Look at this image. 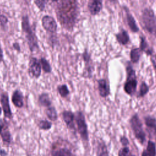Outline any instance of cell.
<instances>
[{
    "instance_id": "1",
    "label": "cell",
    "mask_w": 156,
    "mask_h": 156,
    "mask_svg": "<svg viewBox=\"0 0 156 156\" xmlns=\"http://www.w3.org/2000/svg\"><path fill=\"white\" fill-rule=\"evenodd\" d=\"M56 14L60 23L67 29H72L77 16V5L75 1L57 2Z\"/></svg>"
},
{
    "instance_id": "2",
    "label": "cell",
    "mask_w": 156,
    "mask_h": 156,
    "mask_svg": "<svg viewBox=\"0 0 156 156\" xmlns=\"http://www.w3.org/2000/svg\"><path fill=\"white\" fill-rule=\"evenodd\" d=\"M21 27L23 32L25 34V37L27 40L29 48L30 51L33 52L39 48L37 37L32 30L27 15L23 16L21 20Z\"/></svg>"
},
{
    "instance_id": "3",
    "label": "cell",
    "mask_w": 156,
    "mask_h": 156,
    "mask_svg": "<svg viewBox=\"0 0 156 156\" xmlns=\"http://www.w3.org/2000/svg\"><path fill=\"white\" fill-rule=\"evenodd\" d=\"M141 18L144 27L156 38V16L153 10L150 8L144 9Z\"/></svg>"
},
{
    "instance_id": "4",
    "label": "cell",
    "mask_w": 156,
    "mask_h": 156,
    "mask_svg": "<svg viewBox=\"0 0 156 156\" xmlns=\"http://www.w3.org/2000/svg\"><path fill=\"white\" fill-rule=\"evenodd\" d=\"M130 124L135 138L141 144L146 141V133L143 127V124L137 114L133 115L130 119Z\"/></svg>"
},
{
    "instance_id": "5",
    "label": "cell",
    "mask_w": 156,
    "mask_h": 156,
    "mask_svg": "<svg viewBox=\"0 0 156 156\" xmlns=\"http://www.w3.org/2000/svg\"><path fill=\"white\" fill-rule=\"evenodd\" d=\"M126 69L127 73V77L124 86V90L127 94L132 95L136 91L137 80L136 79L135 71L133 69L132 66L130 64L128 65Z\"/></svg>"
},
{
    "instance_id": "6",
    "label": "cell",
    "mask_w": 156,
    "mask_h": 156,
    "mask_svg": "<svg viewBox=\"0 0 156 156\" xmlns=\"http://www.w3.org/2000/svg\"><path fill=\"white\" fill-rule=\"evenodd\" d=\"M75 121L77 124L78 133L83 141H88V127L84 115L82 112H77L75 115Z\"/></svg>"
},
{
    "instance_id": "7",
    "label": "cell",
    "mask_w": 156,
    "mask_h": 156,
    "mask_svg": "<svg viewBox=\"0 0 156 156\" xmlns=\"http://www.w3.org/2000/svg\"><path fill=\"white\" fill-rule=\"evenodd\" d=\"M29 74L31 77L38 79L41 73V66L39 60L35 58L32 57L29 62Z\"/></svg>"
},
{
    "instance_id": "8",
    "label": "cell",
    "mask_w": 156,
    "mask_h": 156,
    "mask_svg": "<svg viewBox=\"0 0 156 156\" xmlns=\"http://www.w3.org/2000/svg\"><path fill=\"white\" fill-rule=\"evenodd\" d=\"M41 24L43 27L48 32H55L57 28V24L54 18L49 15H44L42 17Z\"/></svg>"
},
{
    "instance_id": "9",
    "label": "cell",
    "mask_w": 156,
    "mask_h": 156,
    "mask_svg": "<svg viewBox=\"0 0 156 156\" xmlns=\"http://www.w3.org/2000/svg\"><path fill=\"white\" fill-rule=\"evenodd\" d=\"M1 104L2 108L3 110L4 117L7 118H12V113L10 109V106L9 104V96L7 93H4L1 94Z\"/></svg>"
},
{
    "instance_id": "10",
    "label": "cell",
    "mask_w": 156,
    "mask_h": 156,
    "mask_svg": "<svg viewBox=\"0 0 156 156\" xmlns=\"http://www.w3.org/2000/svg\"><path fill=\"white\" fill-rule=\"evenodd\" d=\"M62 116L67 127L71 130H75V115L71 111L65 110L62 113Z\"/></svg>"
},
{
    "instance_id": "11",
    "label": "cell",
    "mask_w": 156,
    "mask_h": 156,
    "mask_svg": "<svg viewBox=\"0 0 156 156\" xmlns=\"http://www.w3.org/2000/svg\"><path fill=\"white\" fill-rule=\"evenodd\" d=\"M52 156H75L73 151L66 147H57L52 148Z\"/></svg>"
},
{
    "instance_id": "12",
    "label": "cell",
    "mask_w": 156,
    "mask_h": 156,
    "mask_svg": "<svg viewBox=\"0 0 156 156\" xmlns=\"http://www.w3.org/2000/svg\"><path fill=\"white\" fill-rule=\"evenodd\" d=\"M88 8L91 15H97L102 9V1L98 0L90 1L88 4Z\"/></svg>"
},
{
    "instance_id": "13",
    "label": "cell",
    "mask_w": 156,
    "mask_h": 156,
    "mask_svg": "<svg viewBox=\"0 0 156 156\" xmlns=\"http://www.w3.org/2000/svg\"><path fill=\"white\" fill-rule=\"evenodd\" d=\"M98 90L99 94L103 98H105L110 94L109 85L105 79L98 80Z\"/></svg>"
},
{
    "instance_id": "14",
    "label": "cell",
    "mask_w": 156,
    "mask_h": 156,
    "mask_svg": "<svg viewBox=\"0 0 156 156\" xmlns=\"http://www.w3.org/2000/svg\"><path fill=\"white\" fill-rule=\"evenodd\" d=\"M95 152V156H110L107 146L105 143L102 140H100L98 142Z\"/></svg>"
},
{
    "instance_id": "15",
    "label": "cell",
    "mask_w": 156,
    "mask_h": 156,
    "mask_svg": "<svg viewBox=\"0 0 156 156\" xmlns=\"http://www.w3.org/2000/svg\"><path fill=\"white\" fill-rule=\"evenodd\" d=\"M144 121L147 129L156 139V119L155 118L149 116L145 117Z\"/></svg>"
},
{
    "instance_id": "16",
    "label": "cell",
    "mask_w": 156,
    "mask_h": 156,
    "mask_svg": "<svg viewBox=\"0 0 156 156\" xmlns=\"http://www.w3.org/2000/svg\"><path fill=\"white\" fill-rule=\"evenodd\" d=\"M141 156H156V144L154 141H147L146 148L142 152Z\"/></svg>"
},
{
    "instance_id": "17",
    "label": "cell",
    "mask_w": 156,
    "mask_h": 156,
    "mask_svg": "<svg viewBox=\"0 0 156 156\" xmlns=\"http://www.w3.org/2000/svg\"><path fill=\"white\" fill-rule=\"evenodd\" d=\"M12 102L16 107L21 108L23 106V96L21 92L19 90H15L12 96Z\"/></svg>"
},
{
    "instance_id": "18",
    "label": "cell",
    "mask_w": 156,
    "mask_h": 156,
    "mask_svg": "<svg viewBox=\"0 0 156 156\" xmlns=\"http://www.w3.org/2000/svg\"><path fill=\"white\" fill-rule=\"evenodd\" d=\"M0 135L4 144H10L11 142V135L10 131L9 130L7 124L2 129L1 131L0 132Z\"/></svg>"
},
{
    "instance_id": "19",
    "label": "cell",
    "mask_w": 156,
    "mask_h": 156,
    "mask_svg": "<svg viewBox=\"0 0 156 156\" xmlns=\"http://www.w3.org/2000/svg\"><path fill=\"white\" fill-rule=\"evenodd\" d=\"M116 38L118 42L122 45L126 44L129 41V36L127 32L124 30H122L121 32L116 34Z\"/></svg>"
},
{
    "instance_id": "20",
    "label": "cell",
    "mask_w": 156,
    "mask_h": 156,
    "mask_svg": "<svg viewBox=\"0 0 156 156\" xmlns=\"http://www.w3.org/2000/svg\"><path fill=\"white\" fill-rule=\"evenodd\" d=\"M126 18H127V21L129 27H130V30L133 32H137L139 30L138 27L136 25V21L133 17V16L131 15L130 12H127L126 13Z\"/></svg>"
},
{
    "instance_id": "21",
    "label": "cell",
    "mask_w": 156,
    "mask_h": 156,
    "mask_svg": "<svg viewBox=\"0 0 156 156\" xmlns=\"http://www.w3.org/2000/svg\"><path fill=\"white\" fill-rule=\"evenodd\" d=\"M38 102L41 106L46 107L47 108L50 107L51 105V101L49 94L46 93H41L38 97Z\"/></svg>"
},
{
    "instance_id": "22",
    "label": "cell",
    "mask_w": 156,
    "mask_h": 156,
    "mask_svg": "<svg viewBox=\"0 0 156 156\" xmlns=\"http://www.w3.org/2000/svg\"><path fill=\"white\" fill-rule=\"evenodd\" d=\"M139 48L140 49L141 51L145 52L147 55H151L152 54V51L151 49H150L144 37H140V46Z\"/></svg>"
},
{
    "instance_id": "23",
    "label": "cell",
    "mask_w": 156,
    "mask_h": 156,
    "mask_svg": "<svg viewBox=\"0 0 156 156\" xmlns=\"http://www.w3.org/2000/svg\"><path fill=\"white\" fill-rule=\"evenodd\" d=\"M141 51L139 48H136L131 50L130 56L132 62L136 63L139 61L141 56Z\"/></svg>"
},
{
    "instance_id": "24",
    "label": "cell",
    "mask_w": 156,
    "mask_h": 156,
    "mask_svg": "<svg viewBox=\"0 0 156 156\" xmlns=\"http://www.w3.org/2000/svg\"><path fill=\"white\" fill-rule=\"evenodd\" d=\"M46 114L48 118L52 121H55L57 119V113L55 108L54 107H49L46 110Z\"/></svg>"
},
{
    "instance_id": "25",
    "label": "cell",
    "mask_w": 156,
    "mask_h": 156,
    "mask_svg": "<svg viewBox=\"0 0 156 156\" xmlns=\"http://www.w3.org/2000/svg\"><path fill=\"white\" fill-rule=\"evenodd\" d=\"M40 64H41L42 69H43V71L45 73H49L51 72V70H52L51 66L49 62L45 58L42 57L40 59Z\"/></svg>"
},
{
    "instance_id": "26",
    "label": "cell",
    "mask_w": 156,
    "mask_h": 156,
    "mask_svg": "<svg viewBox=\"0 0 156 156\" xmlns=\"http://www.w3.org/2000/svg\"><path fill=\"white\" fill-rule=\"evenodd\" d=\"M58 93H59L60 95L63 98L66 97L69 93V91L68 88V87L65 84L58 86Z\"/></svg>"
},
{
    "instance_id": "27",
    "label": "cell",
    "mask_w": 156,
    "mask_h": 156,
    "mask_svg": "<svg viewBox=\"0 0 156 156\" xmlns=\"http://www.w3.org/2000/svg\"><path fill=\"white\" fill-rule=\"evenodd\" d=\"M149 87L145 82H142L140 88V91L138 95V97H143L144 95H146L147 92L149 91Z\"/></svg>"
},
{
    "instance_id": "28",
    "label": "cell",
    "mask_w": 156,
    "mask_h": 156,
    "mask_svg": "<svg viewBox=\"0 0 156 156\" xmlns=\"http://www.w3.org/2000/svg\"><path fill=\"white\" fill-rule=\"evenodd\" d=\"M38 127L41 130H47L51 128L52 123L47 120H41L38 123Z\"/></svg>"
},
{
    "instance_id": "29",
    "label": "cell",
    "mask_w": 156,
    "mask_h": 156,
    "mask_svg": "<svg viewBox=\"0 0 156 156\" xmlns=\"http://www.w3.org/2000/svg\"><path fill=\"white\" fill-rule=\"evenodd\" d=\"M118 156H130V151L128 146H123L118 153Z\"/></svg>"
},
{
    "instance_id": "30",
    "label": "cell",
    "mask_w": 156,
    "mask_h": 156,
    "mask_svg": "<svg viewBox=\"0 0 156 156\" xmlns=\"http://www.w3.org/2000/svg\"><path fill=\"white\" fill-rule=\"evenodd\" d=\"M46 1H35L34 3L37 7L40 9V11H43L45 8V4Z\"/></svg>"
},
{
    "instance_id": "31",
    "label": "cell",
    "mask_w": 156,
    "mask_h": 156,
    "mask_svg": "<svg viewBox=\"0 0 156 156\" xmlns=\"http://www.w3.org/2000/svg\"><path fill=\"white\" fill-rule=\"evenodd\" d=\"M120 142L123 146H128V145L129 144V141L127 138L125 136H122L120 138Z\"/></svg>"
},
{
    "instance_id": "32",
    "label": "cell",
    "mask_w": 156,
    "mask_h": 156,
    "mask_svg": "<svg viewBox=\"0 0 156 156\" xmlns=\"http://www.w3.org/2000/svg\"><path fill=\"white\" fill-rule=\"evenodd\" d=\"M8 22L7 18L4 15H0V24L2 26H5Z\"/></svg>"
},
{
    "instance_id": "33",
    "label": "cell",
    "mask_w": 156,
    "mask_h": 156,
    "mask_svg": "<svg viewBox=\"0 0 156 156\" xmlns=\"http://www.w3.org/2000/svg\"><path fill=\"white\" fill-rule=\"evenodd\" d=\"M151 61L152 63V65L154 68V69L156 72V54H152L151 56Z\"/></svg>"
},
{
    "instance_id": "34",
    "label": "cell",
    "mask_w": 156,
    "mask_h": 156,
    "mask_svg": "<svg viewBox=\"0 0 156 156\" xmlns=\"http://www.w3.org/2000/svg\"><path fill=\"white\" fill-rule=\"evenodd\" d=\"M7 121L2 119H0V132L1 131L2 129L7 124Z\"/></svg>"
},
{
    "instance_id": "35",
    "label": "cell",
    "mask_w": 156,
    "mask_h": 156,
    "mask_svg": "<svg viewBox=\"0 0 156 156\" xmlns=\"http://www.w3.org/2000/svg\"><path fill=\"white\" fill-rule=\"evenodd\" d=\"M13 47L17 51H20V46L18 43H15L13 44Z\"/></svg>"
},
{
    "instance_id": "36",
    "label": "cell",
    "mask_w": 156,
    "mask_h": 156,
    "mask_svg": "<svg viewBox=\"0 0 156 156\" xmlns=\"http://www.w3.org/2000/svg\"><path fill=\"white\" fill-rule=\"evenodd\" d=\"M7 154L6 151L1 148H0V156H7Z\"/></svg>"
},
{
    "instance_id": "37",
    "label": "cell",
    "mask_w": 156,
    "mask_h": 156,
    "mask_svg": "<svg viewBox=\"0 0 156 156\" xmlns=\"http://www.w3.org/2000/svg\"><path fill=\"white\" fill-rule=\"evenodd\" d=\"M3 58H4L3 52H2V50L0 48V62L3 60Z\"/></svg>"
},
{
    "instance_id": "38",
    "label": "cell",
    "mask_w": 156,
    "mask_h": 156,
    "mask_svg": "<svg viewBox=\"0 0 156 156\" xmlns=\"http://www.w3.org/2000/svg\"><path fill=\"white\" fill-rule=\"evenodd\" d=\"M1 112H2V109H1V107H0V115H1Z\"/></svg>"
},
{
    "instance_id": "39",
    "label": "cell",
    "mask_w": 156,
    "mask_h": 156,
    "mask_svg": "<svg viewBox=\"0 0 156 156\" xmlns=\"http://www.w3.org/2000/svg\"><path fill=\"white\" fill-rule=\"evenodd\" d=\"M130 156H135V155H131Z\"/></svg>"
}]
</instances>
